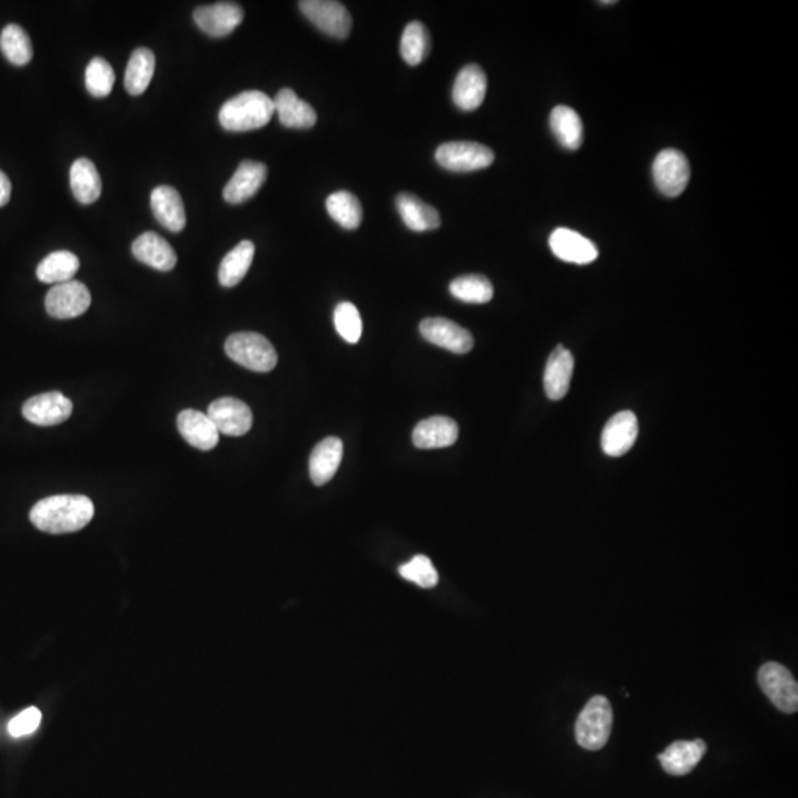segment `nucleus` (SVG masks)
I'll use <instances>...</instances> for the list:
<instances>
[{"label": "nucleus", "mask_w": 798, "mask_h": 798, "mask_svg": "<svg viewBox=\"0 0 798 798\" xmlns=\"http://www.w3.org/2000/svg\"><path fill=\"white\" fill-rule=\"evenodd\" d=\"M95 515L92 500L79 494H61L37 501L30 521L37 530L48 534H68L83 530Z\"/></svg>", "instance_id": "1"}, {"label": "nucleus", "mask_w": 798, "mask_h": 798, "mask_svg": "<svg viewBox=\"0 0 798 798\" xmlns=\"http://www.w3.org/2000/svg\"><path fill=\"white\" fill-rule=\"evenodd\" d=\"M274 114V101L268 95L246 91L222 105L219 122L227 131L249 132L264 128Z\"/></svg>", "instance_id": "2"}, {"label": "nucleus", "mask_w": 798, "mask_h": 798, "mask_svg": "<svg viewBox=\"0 0 798 798\" xmlns=\"http://www.w3.org/2000/svg\"><path fill=\"white\" fill-rule=\"evenodd\" d=\"M612 722L614 713L609 699L603 695L590 699L575 723V738L580 747L590 751L605 747L611 736Z\"/></svg>", "instance_id": "3"}, {"label": "nucleus", "mask_w": 798, "mask_h": 798, "mask_svg": "<svg viewBox=\"0 0 798 798\" xmlns=\"http://www.w3.org/2000/svg\"><path fill=\"white\" fill-rule=\"evenodd\" d=\"M225 352L234 363L256 373H268L277 366V351L272 343L259 333L231 334L225 342Z\"/></svg>", "instance_id": "4"}, {"label": "nucleus", "mask_w": 798, "mask_h": 798, "mask_svg": "<svg viewBox=\"0 0 798 798\" xmlns=\"http://www.w3.org/2000/svg\"><path fill=\"white\" fill-rule=\"evenodd\" d=\"M491 148L478 142H447L436 150L435 159L438 165L451 172H475L485 169L494 163Z\"/></svg>", "instance_id": "5"}, {"label": "nucleus", "mask_w": 798, "mask_h": 798, "mask_svg": "<svg viewBox=\"0 0 798 798\" xmlns=\"http://www.w3.org/2000/svg\"><path fill=\"white\" fill-rule=\"evenodd\" d=\"M759 683L766 697L782 713L798 710V685L791 671L778 663H766L759 670Z\"/></svg>", "instance_id": "6"}, {"label": "nucleus", "mask_w": 798, "mask_h": 798, "mask_svg": "<svg viewBox=\"0 0 798 798\" xmlns=\"http://www.w3.org/2000/svg\"><path fill=\"white\" fill-rule=\"evenodd\" d=\"M652 176L658 190L667 197H677L686 190L691 178V166L685 154L674 148L661 151L652 166Z\"/></svg>", "instance_id": "7"}, {"label": "nucleus", "mask_w": 798, "mask_h": 798, "mask_svg": "<svg viewBox=\"0 0 798 798\" xmlns=\"http://www.w3.org/2000/svg\"><path fill=\"white\" fill-rule=\"evenodd\" d=\"M300 11L321 32L346 39L351 33L352 17L348 9L340 2L334 0H302L299 2Z\"/></svg>", "instance_id": "8"}, {"label": "nucleus", "mask_w": 798, "mask_h": 798, "mask_svg": "<svg viewBox=\"0 0 798 798\" xmlns=\"http://www.w3.org/2000/svg\"><path fill=\"white\" fill-rule=\"evenodd\" d=\"M91 292L80 281H67L57 284L49 290L45 299V308L51 317L58 320L80 317L91 306Z\"/></svg>", "instance_id": "9"}, {"label": "nucleus", "mask_w": 798, "mask_h": 798, "mask_svg": "<svg viewBox=\"0 0 798 798\" xmlns=\"http://www.w3.org/2000/svg\"><path fill=\"white\" fill-rule=\"evenodd\" d=\"M207 417L219 433L228 436L246 435L252 429L253 414L246 402L237 398L216 399L209 405Z\"/></svg>", "instance_id": "10"}, {"label": "nucleus", "mask_w": 798, "mask_h": 798, "mask_svg": "<svg viewBox=\"0 0 798 798\" xmlns=\"http://www.w3.org/2000/svg\"><path fill=\"white\" fill-rule=\"evenodd\" d=\"M420 333L432 345L453 354H467L473 348L472 334L447 318H426L420 323Z\"/></svg>", "instance_id": "11"}, {"label": "nucleus", "mask_w": 798, "mask_h": 798, "mask_svg": "<svg viewBox=\"0 0 798 798\" xmlns=\"http://www.w3.org/2000/svg\"><path fill=\"white\" fill-rule=\"evenodd\" d=\"M244 11L233 2H219L200 6L194 11V21L201 32L212 37L228 36L243 23Z\"/></svg>", "instance_id": "12"}, {"label": "nucleus", "mask_w": 798, "mask_h": 798, "mask_svg": "<svg viewBox=\"0 0 798 798\" xmlns=\"http://www.w3.org/2000/svg\"><path fill=\"white\" fill-rule=\"evenodd\" d=\"M73 413V402L61 392L36 395L24 402L23 416L37 426H55L66 422Z\"/></svg>", "instance_id": "13"}, {"label": "nucleus", "mask_w": 798, "mask_h": 798, "mask_svg": "<svg viewBox=\"0 0 798 798\" xmlns=\"http://www.w3.org/2000/svg\"><path fill=\"white\" fill-rule=\"evenodd\" d=\"M549 244L553 255L569 264L587 265L598 259V247L589 238L568 228L553 231Z\"/></svg>", "instance_id": "14"}, {"label": "nucleus", "mask_w": 798, "mask_h": 798, "mask_svg": "<svg viewBox=\"0 0 798 798\" xmlns=\"http://www.w3.org/2000/svg\"><path fill=\"white\" fill-rule=\"evenodd\" d=\"M639 435L637 417L632 411L615 414L602 432V450L609 457H621L632 450Z\"/></svg>", "instance_id": "15"}, {"label": "nucleus", "mask_w": 798, "mask_h": 798, "mask_svg": "<svg viewBox=\"0 0 798 798\" xmlns=\"http://www.w3.org/2000/svg\"><path fill=\"white\" fill-rule=\"evenodd\" d=\"M268 176V169L264 163L244 160L238 169L235 170L233 178L230 179L224 188V199L230 204L244 203L252 199Z\"/></svg>", "instance_id": "16"}, {"label": "nucleus", "mask_w": 798, "mask_h": 798, "mask_svg": "<svg viewBox=\"0 0 798 798\" xmlns=\"http://www.w3.org/2000/svg\"><path fill=\"white\" fill-rule=\"evenodd\" d=\"M132 253L139 262L157 269V271H172L178 258L175 250L165 238L159 234L147 231L139 235L132 244Z\"/></svg>", "instance_id": "17"}, {"label": "nucleus", "mask_w": 798, "mask_h": 798, "mask_svg": "<svg viewBox=\"0 0 798 798\" xmlns=\"http://www.w3.org/2000/svg\"><path fill=\"white\" fill-rule=\"evenodd\" d=\"M487 94V76L476 64L462 68L453 86V101L460 110L473 111L481 107Z\"/></svg>", "instance_id": "18"}, {"label": "nucleus", "mask_w": 798, "mask_h": 798, "mask_svg": "<svg viewBox=\"0 0 798 798\" xmlns=\"http://www.w3.org/2000/svg\"><path fill=\"white\" fill-rule=\"evenodd\" d=\"M151 209L157 222L172 233H179L187 225L184 201L175 188L167 185L157 187L151 193Z\"/></svg>", "instance_id": "19"}, {"label": "nucleus", "mask_w": 798, "mask_h": 798, "mask_svg": "<svg viewBox=\"0 0 798 798\" xmlns=\"http://www.w3.org/2000/svg\"><path fill=\"white\" fill-rule=\"evenodd\" d=\"M178 431L182 438L201 451L213 450L219 442V432L207 414L197 410H184L179 413Z\"/></svg>", "instance_id": "20"}, {"label": "nucleus", "mask_w": 798, "mask_h": 798, "mask_svg": "<svg viewBox=\"0 0 798 798\" xmlns=\"http://www.w3.org/2000/svg\"><path fill=\"white\" fill-rule=\"evenodd\" d=\"M459 438V426L450 417L435 416L422 420L414 428L413 442L422 450L451 447Z\"/></svg>", "instance_id": "21"}, {"label": "nucleus", "mask_w": 798, "mask_h": 798, "mask_svg": "<svg viewBox=\"0 0 798 798\" xmlns=\"http://www.w3.org/2000/svg\"><path fill=\"white\" fill-rule=\"evenodd\" d=\"M707 751L702 739L676 741L658 756L665 772L673 776H685L697 767Z\"/></svg>", "instance_id": "22"}, {"label": "nucleus", "mask_w": 798, "mask_h": 798, "mask_svg": "<svg viewBox=\"0 0 798 798\" xmlns=\"http://www.w3.org/2000/svg\"><path fill=\"white\" fill-rule=\"evenodd\" d=\"M343 444L336 436L323 439L315 445L309 457V475L317 487L332 481L342 463Z\"/></svg>", "instance_id": "23"}, {"label": "nucleus", "mask_w": 798, "mask_h": 798, "mask_svg": "<svg viewBox=\"0 0 798 798\" xmlns=\"http://www.w3.org/2000/svg\"><path fill=\"white\" fill-rule=\"evenodd\" d=\"M574 373V357L564 346H558L550 355L544 370V391L552 401H559L568 394Z\"/></svg>", "instance_id": "24"}, {"label": "nucleus", "mask_w": 798, "mask_h": 798, "mask_svg": "<svg viewBox=\"0 0 798 798\" xmlns=\"http://www.w3.org/2000/svg\"><path fill=\"white\" fill-rule=\"evenodd\" d=\"M272 101L281 125L286 128L309 129L317 123V113L314 108L308 102L300 100L293 89H281Z\"/></svg>", "instance_id": "25"}, {"label": "nucleus", "mask_w": 798, "mask_h": 798, "mask_svg": "<svg viewBox=\"0 0 798 798\" xmlns=\"http://www.w3.org/2000/svg\"><path fill=\"white\" fill-rule=\"evenodd\" d=\"M397 207L408 230L423 233V231L436 230L441 225V216H439L438 210L414 194H399Z\"/></svg>", "instance_id": "26"}, {"label": "nucleus", "mask_w": 798, "mask_h": 798, "mask_svg": "<svg viewBox=\"0 0 798 798\" xmlns=\"http://www.w3.org/2000/svg\"><path fill=\"white\" fill-rule=\"evenodd\" d=\"M70 185L79 203L92 204L100 199L102 182L97 166L89 159H79L70 169Z\"/></svg>", "instance_id": "27"}, {"label": "nucleus", "mask_w": 798, "mask_h": 798, "mask_svg": "<svg viewBox=\"0 0 798 798\" xmlns=\"http://www.w3.org/2000/svg\"><path fill=\"white\" fill-rule=\"evenodd\" d=\"M255 244L252 241L244 240L222 259L219 266V283L224 287H234L246 277L255 258Z\"/></svg>", "instance_id": "28"}, {"label": "nucleus", "mask_w": 798, "mask_h": 798, "mask_svg": "<svg viewBox=\"0 0 798 798\" xmlns=\"http://www.w3.org/2000/svg\"><path fill=\"white\" fill-rule=\"evenodd\" d=\"M550 128L559 144L566 150H578L583 144V122L571 107L559 105L553 108L550 114Z\"/></svg>", "instance_id": "29"}, {"label": "nucleus", "mask_w": 798, "mask_h": 798, "mask_svg": "<svg viewBox=\"0 0 798 798\" xmlns=\"http://www.w3.org/2000/svg\"><path fill=\"white\" fill-rule=\"evenodd\" d=\"M156 71V55L147 48L133 51L125 73V88L131 95H141L147 91Z\"/></svg>", "instance_id": "30"}, {"label": "nucleus", "mask_w": 798, "mask_h": 798, "mask_svg": "<svg viewBox=\"0 0 798 798\" xmlns=\"http://www.w3.org/2000/svg\"><path fill=\"white\" fill-rule=\"evenodd\" d=\"M80 268V261L67 250L51 253L37 266V278L46 284H63L73 280Z\"/></svg>", "instance_id": "31"}, {"label": "nucleus", "mask_w": 798, "mask_h": 798, "mask_svg": "<svg viewBox=\"0 0 798 798\" xmlns=\"http://www.w3.org/2000/svg\"><path fill=\"white\" fill-rule=\"evenodd\" d=\"M0 51L14 66H27L33 58L32 40L20 26L9 24L0 33Z\"/></svg>", "instance_id": "32"}, {"label": "nucleus", "mask_w": 798, "mask_h": 798, "mask_svg": "<svg viewBox=\"0 0 798 798\" xmlns=\"http://www.w3.org/2000/svg\"><path fill=\"white\" fill-rule=\"evenodd\" d=\"M327 212L345 230H357L363 221L360 200L348 191H337L326 201Z\"/></svg>", "instance_id": "33"}, {"label": "nucleus", "mask_w": 798, "mask_h": 798, "mask_svg": "<svg viewBox=\"0 0 798 798\" xmlns=\"http://www.w3.org/2000/svg\"><path fill=\"white\" fill-rule=\"evenodd\" d=\"M431 37L425 24L411 21L401 37V57L408 66H419L428 57Z\"/></svg>", "instance_id": "34"}, {"label": "nucleus", "mask_w": 798, "mask_h": 798, "mask_svg": "<svg viewBox=\"0 0 798 798\" xmlns=\"http://www.w3.org/2000/svg\"><path fill=\"white\" fill-rule=\"evenodd\" d=\"M450 293L466 303H487L493 299L494 289L484 275H463L451 281Z\"/></svg>", "instance_id": "35"}, {"label": "nucleus", "mask_w": 798, "mask_h": 798, "mask_svg": "<svg viewBox=\"0 0 798 798\" xmlns=\"http://www.w3.org/2000/svg\"><path fill=\"white\" fill-rule=\"evenodd\" d=\"M85 80L86 88L92 97L105 98L113 91L116 74L108 61L98 57L86 67Z\"/></svg>", "instance_id": "36"}, {"label": "nucleus", "mask_w": 798, "mask_h": 798, "mask_svg": "<svg viewBox=\"0 0 798 798\" xmlns=\"http://www.w3.org/2000/svg\"><path fill=\"white\" fill-rule=\"evenodd\" d=\"M334 327L343 340L358 343L363 334V321L357 306L351 302H342L334 309Z\"/></svg>", "instance_id": "37"}, {"label": "nucleus", "mask_w": 798, "mask_h": 798, "mask_svg": "<svg viewBox=\"0 0 798 798\" xmlns=\"http://www.w3.org/2000/svg\"><path fill=\"white\" fill-rule=\"evenodd\" d=\"M399 574L405 580L416 583L417 586L423 587V589H432L439 581L438 572H436L435 566L432 565L431 559L423 555H417L416 558L402 565L399 568Z\"/></svg>", "instance_id": "38"}, {"label": "nucleus", "mask_w": 798, "mask_h": 798, "mask_svg": "<svg viewBox=\"0 0 798 798\" xmlns=\"http://www.w3.org/2000/svg\"><path fill=\"white\" fill-rule=\"evenodd\" d=\"M40 722H42V713L36 707L26 708L23 713L11 720L8 726L9 733L14 738L30 735L39 728Z\"/></svg>", "instance_id": "39"}, {"label": "nucleus", "mask_w": 798, "mask_h": 798, "mask_svg": "<svg viewBox=\"0 0 798 798\" xmlns=\"http://www.w3.org/2000/svg\"><path fill=\"white\" fill-rule=\"evenodd\" d=\"M12 185L8 176L0 170V207L6 206L11 199Z\"/></svg>", "instance_id": "40"}]
</instances>
